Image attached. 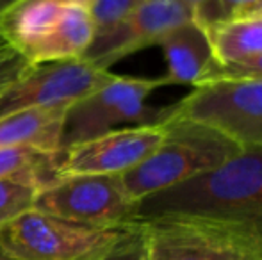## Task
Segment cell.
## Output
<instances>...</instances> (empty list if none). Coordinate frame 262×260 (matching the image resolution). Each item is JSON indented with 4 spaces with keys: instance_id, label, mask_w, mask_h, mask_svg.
<instances>
[{
    "instance_id": "9a60e30c",
    "label": "cell",
    "mask_w": 262,
    "mask_h": 260,
    "mask_svg": "<svg viewBox=\"0 0 262 260\" xmlns=\"http://www.w3.org/2000/svg\"><path fill=\"white\" fill-rule=\"evenodd\" d=\"M43 185V178L38 173L0 178V228L34 208L36 196Z\"/></svg>"
},
{
    "instance_id": "ffe728a7",
    "label": "cell",
    "mask_w": 262,
    "mask_h": 260,
    "mask_svg": "<svg viewBox=\"0 0 262 260\" xmlns=\"http://www.w3.org/2000/svg\"><path fill=\"white\" fill-rule=\"evenodd\" d=\"M227 79H262V56L237 64L221 66L214 63L212 68L202 77V80L198 84L210 82V80H227Z\"/></svg>"
},
{
    "instance_id": "44dd1931",
    "label": "cell",
    "mask_w": 262,
    "mask_h": 260,
    "mask_svg": "<svg viewBox=\"0 0 262 260\" xmlns=\"http://www.w3.org/2000/svg\"><path fill=\"white\" fill-rule=\"evenodd\" d=\"M29 59L20 52L13 50L7 56L0 57V93L6 91L13 82H16L21 75L29 69Z\"/></svg>"
},
{
    "instance_id": "ba28073f",
    "label": "cell",
    "mask_w": 262,
    "mask_h": 260,
    "mask_svg": "<svg viewBox=\"0 0 262 260\" xmlns=\"http://www.w3.org/2000/svg\"><path fill=\"white\" fill-rule=\"evenodd\" d=\"M164 139L161 125H132L70 145L57 153V177L123 175L141 164Z\"/></svg>"
},
{
    "instance_id": "277c9868",
    "label": "cell",
    "mask_w": 262,
    "mask_h": 260,
    "mask_svg": "<svg viewBox=\"0 0 262 260\" xmlns=\"http://www.w3.org/2000/svg\"><path fill=\"white\" fill-rule=\"evenodd\" d=\"M159 87H164L162 77L116 75L104 87L77 100L66 112L61 150L105 132L123 129V125H161L166 107L146 105V98Z\"/></svg>"
},
{
    "instance_id": "e0dca14e",
    "label": "cell",
    "mask_w": 262,
    "mask_h": 260,
    "mask_svg": "<svg viewBox=\"0 0 262 260\" xmlns=\"http://www.w3.org/2000/svg\"><path fill=\"white\" fill-rule=\"evenodd\" d=\"M86 260H150L143 223H132L120 239Z\"/></svg>"
},
{
    "instance_id": "4316f807",
    "label": "cell",
    "mask_w": 262,
    "mask_h": 260,
    "mask_svg": "<svg viewBox=\"0 0 262 260\" xmlns=\"http://www.w3.org/2000/svg\"><path fill=\"white\" fill-rule=\"evenodd\" d=\"M0 260H20V258H14L13 255H9L7 251H4L2 248H0Z\"/></svg>"
},
{
    "instance_id": "484cf974",
    "label": "cell",
    "mask_w": 262,
    "mask_h": 260,
    "mask_svg": "<svg viewBox=\"0 0 262 260\" xmlns=\"http://www.w3.org/2000/svg\"><path fill=\"white\" fill-rule=\"evenodd\" d=\"M184 2H186L187 4V6H189L191 7V9H196V7L198 6H200V4H204L205 2V0H184Z\"/></svg>"
},
{
    "instance_id": "52a82bcc",
    "label": "cell",
    "mask_w": 262,
    "mask_h": 260,
    "mask_svg": "<svg viewBox=\"0 0 262 260\" xmlns=\"http://www.w3.org/2000/svg\"><path fill=\"white\" fill-rule=\"evenodd\" d=\"M114 77L109 69L86 59L31 64L16 82L0 93V118L24 109L72 105L104 87Z\"/></svg>"
},
{
    "instance_id": "4fadbf2b",
    "label": "cell",
    "mask_w": 262,
    "mask_h": 260,
    "mask_svg": "<svg viewBox=\"0 0 262 260\" xmlns=\"http://www.w3.org/2000/svg\"><path fill=\"white\" fill-rule=\"evenodd\" d=\"M93 38L95 23L91 20L90 9L84 6L66 4L57 25L29 56V63L82 59L86 50L93 43Z\"/></svg>"
},
{
    "instance_id": "5b68a950",
    "label": "cell",
    "mask_w": 262,
    "mask_h": 260,
    "mask_svg": "<svg viewBox=\"0 0 262 260\" xmlns=\"http://www.w3.org/2000/svg\"><path fill=\"white\" fill-rule=\"evenodd\" d=\"M130 225L91 226L31 208L0 228V248L20 260H86Z\"/></svg>"
},
{
    "instance_id": "cb8c5ba5",
    "label": "cell",
    "mask_w": 262,
    "mask_h": 260,
    "mask_svg": "<svg viewBox=\"0 0 262 260\" xmlns=\"http://www.w3.org/2000/svg\"><path fill=\"white\" fill-rule=\"evenodd\" d=\"M66 4H75V6H84V7H90V4L93 0H64Z\"/></svg>"
},
{
    "instance_id": "7402d4cb",
    "label": "cell",
    "mask_w": 262,
    "mask_h": 260,
    "mask_svg": "<svg viewBox=\"0 0 262 260\" xmlns=\"http://www.w3.org/2000/svg\"><path fill=\"white\" fill-rule=\"evenodd\" d=\"M13 46L9 45V41H7V38L4 36V32H2V29H0V57H4V56H7L9 52H13Z\"/></svg>"
},
{
    "instance_id": "603a6c76",
    "label": "cell",
    "mask_w": 262,
    "mask_h": 260,
    "mask_svg": "<svg viewBox=\"0 0 262 260\" xmlns=\"http://www.w3.org/2000/svg\"><path fill=\"white\" fill-rule=\"evenodd\" d=\"M20 0H0V16H2L6 11H9L14 4H18Z\"/></svg>"
},
{
    "instance_id": "3957f363",
    "label": "cell",
    "mask_w": 262,
    "mask_h": 260,
    "mask_svg": "<svg viewBox=\"0 0 262 260\" xmlns=\"http://www.w3.org/2000/svg\"><path fill=\"white\" fill-rule=\"evenodd\" d=\"M164 107L162 123L173 120L200 123L241 148L262 146V79L202 82L187 97Z\"/></svg>"
},
{
    "instance_id": "7a4b0ae2",
    "label": "cell",
    "mask_w": 262,
    "mask_h": 260,
    "mask_svg": "<svg viewBox=\"0 0 262 260\" xmlns=\"http://www.w3.org/2000/svg\"><path fill=\"white\" fill-rule=\"evenodd\" d=\"M262 210V146L243 148L217 170L139 203V219L162 214H241Z\"/></svg>"
},
{
    "instance_id": "7c38bea8",
    "label": "cell",
    "mask_w": 262,
    "mask_h": 260,
    "mask_svg": "<svg viewBox=\"0 0 262 260\" xmlns=\"http://www.w3.org/2000/svg\"><path fill=\"white\" fill-rule=\"evenodd\" d=\"M64 7V0H20L0 16V29L9 45L29 59L54 31Z\"/></svg>"
},
{
    "instance_id": "30bf717a",
    "label": "cell",
    "mask_w": 262,
    "mask_h": 260,
    "mask_svg": "<svg viewBox=\"0 0 262 260\" xmlns=\"http://www.w3.org/2000/svg\"><path fill=\"white\" fill-rule=\"evenodd\" d=\"M166 59L164 86H196L216 63L207 32L194 20L182 23L161 39Z\"/></svg>"
},
{
    "instance_id": "5bb4252c",
    "label": "cell",
    "mask_w": 262,
    "mask_h": 260,
    "mask_svg": "<svg viewBox=\"0 0 262 260\" xmlns=\"http://www.w3.org/2000/svg\"><path fill=\"white\" fill-rule=\"evenodd\" d=\"M216 64H237L262 56V20L241 16L205 29Z\"/></svg>"
},
{
    "instance_id": "d6986e66",
    "label": "cell",
    "mask_w": 262,
    "mask_h": 260,
    "mask_svg": "<svg viewBox=\"0 0 262 260\" xmlns=\"http://www.w3.org/2000/svg\"><path fill=\"white\" fill-rule=\"evenodd\" d=\"M145 2L146 0H93L88 9L95 23V36L113 29Z\"/></svg>"
},
{
    "instance_id": "ac0fdd59",
    "label": "cell",
    "mask_w": 262,
    "mask_h": 260,
    "mask_svg": "<svg viewBox=\"0 0 262 260\" xmlns=\"http://www.w3.org/2000/svg\"><path fill=\"white\" fill-rule=\"evenodd\" d=\"M260 0H205L193 11V20L204 29L250 14Z\"/></svg>"
},
{
    "instance_id": "2e32d148",
    "label": "cell",
    "mask_w": 262,
    "mask_h": 260,
    "mask_svg": "<svg viewBox=\"0 0 262 260\" xmlns=\"http://www.w3.org/2000/svg\"><path fill=\"white\" fill-rule=\"evenodd\" d=\"M55 166L57 153H45L34 148H0V178L21 173H38L47 185L57 178Z\"/></svg>"
},
{
    "instance_id": "6da1fadb",
    "label": "cell",
    "mask_w": 262,
    "mask_h": 260,
    "mask_svg": "<svg viewBox=\"0 0 262 260\" xmlns=\"http://www.w3.org/2000/svg\"><path fill=\"white\" fill-rule=\"evenodd\" d=\"M161 127L164 129L161 145L141 164L121 175L128 196L138 203L217 170L243 150L223 134L200 123L173 120L161 123Z\"/></svg>"
},
{
    "instance_id": "9c48e42d",
    "label": "cell",
    "mask_w": 262,
    "mask_h": 260,
    "mask_svg": "<svg viewBox=\"0 0 262 260\" xmlns=\"http://www.w3.org/2000/svg\"><path fill=\"white\" fill-rule=\"evenodd\" d=\"M189 20L193 9L184 0H146L113 29L95 36L82 59L109 69L134 52L157 46L168 32Z\"/></svg>"
},
{
    "instance_id": "8992f818",
    "label": "cell",
    "mask_w": 262,
    "mask_h": 260,
    "mask_svg": "<svg viewBox=\"0 0 262 260\" xmlns=\"http://www.w3.org/2000/svg\"><path fill=\"white\" fill-rule=\"evenodd\" d=\"M34 208L91 226H123L139 221V203L128 196L121 175H68L47 184Z\"/></svg>"
},
{
    "instance_id": "8fae6325",
    "label": "cell",
    "mask_w": 262,
    "mask_h": 260,
    "mask_svg": "<svg viewBox=\"0 0 262 260\" xmlns=\"http://www.w3.org/2000/svg\"><path fill=\"white\" fill-rule=\"evenodd\" d=\"M70 105L34 107L0 118V148H34L59 153Z\"/></svg>"
},
{
    "instance_id": "d4e9b609",
    "label": "cell",
    "mask_w": 262,
    "mask_h": 260,
    "mask_svg": "<svg viewBox=\"0 0 262 260\" xmlns=\"http://www.w3.org/2000/svg\"><path fill=\"white\" fill-rule=\"evenodd\" d=\"M246 16H255V18H260V20H262V0H260L259 6H257L250 14H246Z\"/></svg>"
}]
</instances>
